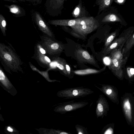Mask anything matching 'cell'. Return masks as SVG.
I'll use <instances>...</instances> for the list:
<instances>
[{"label":"cell","mask_w":134,"mask_h":134,"mask_svg":"<svg viewBox=\"0 0 134 134\" xmlns=\"http://www.w3.org/2000/svg\"><path fill=\"white\" fill-rule=\"evenodd\" d=\"M7 45L0 43V61L6 71L23 72L21 67L23 62L12 44L7 42Z\"/></svg>","instance_id":"6da1fadb"},{"label":"cell","mask_w":134,"mask_h":134,"mask_svg":"<svg viewBox=\"0 0 134 134\" xmlns=\"http://www.w3.org/2000/svg\"><path fill=\"white\" fill-rule=\"evenodd\" d=\"M98 21L93 16L81 18L75 25L71 27L72 30L82 37L97 29L99 26Z\"/></svg>","instance_id":"7a4b0ae2"},{"label":"cell","mask_w":134,"mask_h":134,"mask_svg":"<svg viewBox=\"0 0 134 134\" xmlns=\"http://www.w3.org/2000/svg\"><path fill=\"white\" fill-rule=\"evenodd\" d=\"M41 41L39 42L45 50L47 55L50 58L58 57L64 49L63 44L52 38L46 35L40 36Z\"/></svg>","instance_id":"3957f363"},{"label":"cell","mask_w":134,"mask_h":134,"mask_svg":"<svg viewBox=\"0 0 134 134\" xmlns=\"http://www.w3.org/2000/svg\"><path fill=\"white\" fill-rule=\"evenodd\" d=\"M94 91L83 87L65 88L59 91L58 96L64 99H70L84 97L91 94Z\"/></svg>","instance_id":"277c9868"},{"label":"cell","mask_w":134,"mask_h":134,"mask_svg":"<svg viewBox=\"0 0 134 134\" xmlns=\"http://www.w3.org/2000/svg\"><path fill=\"white\" fill-rule=\"evenodd\" d=\"M46 54L45 51L38 42L35 46L34 53L32 58L35 59L41 67L47 69L51 68V60Z\"/></svg>","instance_id":"5b68a950"},{"label":"cell","mask_w":134,"mask_h":134,"mask_svg":"<svg viewBox=\"0 0 134 134\" xmlns=\"http://www.w3.org/2000/svg\"><path fill=\"white\" fill-rule=\"evenodd\" d=\"M66 0H46L44 4L46 13L50 16L55 17L60 15L64 9Z\"/></svg>","instance_id":"8992f818"},{"label":"cell","mask_w":134,"mask_h":134,"mask_svg":"<svg viewBox=\"0 0 134 134\" xmlns=\"http://www.w3.org/2000/svg\"><path fill=\"white\" fill-rule=\"evenodd\" d=\"M88 103V102L86 101H71L62 103L55 108V110L62 114H65L82 108Z\"/></svg>","instance_id":"52a82bcc"},{"label":"cell","mask_w":134,"mask_h":134,"mask_svg":"<svg viewBox=\"0 0 134 134\" xmlns=\"http://www.w3.org/2000/svg\"><path fill=\"white\" fill-rule=\"evenodd\" d=\"M33 17L34 21L40 30L45 35L52 38H54L53 32L39 12L36 11L35 12Z\"/></svg>","instance_id":"ba28073f"},{"label":"cell","mask_w":134,"mask_h":134,"mask_svg":"<svg viewBox=\"0 0 134 134\" xmlns=\"http://www.w3.org/2000/svg\"><path fill=\"white\" fill-rule=\"evenodd\" d=\"M75 55L77 59L80 63H87L97 67H99L94 57L83 49L78 48L76 49Z\"/></svg>","instance_id":"9c48e42d"},{"label":"cell","mask_w":134,"mask_h":134,"mask_svg":"<svg viewBox=\"0 0 134 134\" xmlns=\"http://www.w3.org/2000/svg\"><path fill=\"white\" fill-rule=\"evenodd\" d=\"M96 114L97 118H103L107 114L109 106L107 100L104 96L100 94L96 101Z\"/></svg>","instance_id":"30bf717a"},{"label":"cell","mask_w":134,"mask_h":134,"mask_svg":"<svg viewBox=\"0 0 134 134\" xmlns=\"http://www.w3.org/2000/svg\"><path fill=\"white\" fill-rule=\"evenodd\" d=\"M132 31L128 30L122 36L115 40L106 48L104 49L102 52L103 55L105 56L119 47L123 45L131 35Z\"/></svg>","instance_id":"8fae6325"},{"label":"cell","mask_w":134,"mask_h":134,"mask_svg":"<svg viewBox=\"0 0 134 134\" xmlns=\"http://www.w3.org/2000/svg\"><path fill=\"white\" fill-rule=\"evenodd\" d=\"M110 58V62L108 66L109 68L116 76L121 78L123 75L122 67L126 61V59H119L111 55Z\"/></svg>","instance_id":"7c38bea8"},{"label":"cell","mask_w":134,"mask_h":134,"mask_svg":"<svg viewBox=\"0 0 134 134\" xmlns=\"http://www.w3.org/2000/svg\"><path fill=\"white\" fill-rule=\"evenodd\" d=\"M99 87L95 86L102 92L112 101L115 102L117 99V94L115 88L112 86L108 85L100 84Z\"/></svg>","instance_id":"4fadbf2b"},{"label":"cell","mask_w":134,"mask_h":134,"mask_svg":"<svg viewBox=\"0 0 134 134\" xmlns=\"http://www.w3.org/2000/svg\"><path fill=\"white\" fill-rule=\"evenodd\" d=\"M122 107L127 119L130 123H131L133 119V109L132 103L129 97H126L124 99Z\"/></svg>","instance_id":"5bb4252c"},{"label":"cell","mask_w":134,"mask_h":134,"mask_svg":"<svg viewBox=\"0 0 134 134\" xmlns=\"http://www.w3.org/2000/svg\"><path fill=\"white\" fill-rule=\"evenodd\" d=\"M81 18L73 19H57L48 21L49 24L54 25L69 26L71 27L76 24Z\"/></svg>","instance_id":"9a60e30c"},{"label":"cell","mask_w":134,"mask_h":134,"mask_svg":"<svg viewBox=\"0 0 134 134\" xmlns=\"http://www.w3.org/2000/svg\"><path fill=\"white\" fill-rule=\"evenodd\" d=\"M88 12L82 4V0H79V3L74 8L72 13V16L76 18L88 17Z\"/></svg>","instance_id":"2e32d148"},{"label":"cell","mask_w":134,"mask_h":134,"mask_svg":"<svg viewBox=\"0 0 134 134\" xmlns=\"http://www.w3.org/2000/svg\"><path fill=\"white\" fill-rule=\"evenodd\" d=\"M4 6L8 8L9 12L15 17H21L26 15L25 10L23 8L19 5L13 4L10 5L5 4Z\"/></svg>","instance_id":"e0dca14e"},{"label":"cell","mask_w":134,"mask_h":134,"mask_svg":"<svg viewBox=\"0 0 134 134\" xmlns=\"http://www.w3.org/2000/svg\"><path fill=\"white\" fill-rule=\"evenodd\" d=\"M51 58L52 61L55 62L58 68L61 71L64 75L68 76L65 66V60L58 57H54Z\"/></svg>","instance_id":"ac0fdd59"},{"label":"cell","mask_w":134,"mask_h":134,"mask_svg":"<svg viewBox=\"0 0 134 134\" xmlns=\"http://www.w3.org/2000/svg\"><path fill=\"white\" fill-rule=\"evenodd\" d=\"M105 68V66L103 69L100 70L88 68L74 71H73V72L77 75H84L100 73L104 70Z\"/></svg>","instance_id":"d6986e66"},{"label":"cell","mask_w":134,"mask_h":134,"mask_svg":"<svg viewBox=\"0 0 134 134\" xmlns=\"http://www.w3.org/2000/svg\"><path fill=\"white\" fill-rule=\"evenodd\" d=\"M111 2V0H96V4L99 6L98 15H99L102 11L109 7Z\"/></svg>","instance_id":"ffe728a7"},{"label":"cell","mask_w":134,"mask_h":134,"mask_svg":"<svg viewBox=\"0 0 134 134\" xmlns=\"http://www.w3.org/2000/svg\"><path fill=\"white\" fill-rule=\"evenodd\" d=\"M101 21L103 23L121 22V20L117 15L113 13H109L105 16L102 19Z\"/></svg>","instance_id":"44dd1931"},{"label":"cell","mask_w":134,"mask_h":134,"mask_svg":"<svg viewBox=\"0 0 134 134\" xmlns=\"http://www.w3.org/2000/svg\"><path fill=\"white\" fill-rule=\"evenodd\" d=\"M134 45V33L132 34L127 40L124 49V53L126 54Z\"/></svg>","instance_id":"7402d4cb"},{"label":"cell","mask_w":134,"mask_h":134,"mask_svg":"<svg viewBox=\"0 0 134 134\" xmlns=\"http://www.w3.org/2000/svg\"><path fill=\"white\" fill-rule=\"evenodd\" d=\"M0 81L7 88L10 86L11 83L1 66H0Z\"/></svg>","instance_id":"603a6c76"},{"label":"cell","mask_w":134,"mask_h":134,"mask_svg":"<svg viewBox=\"0 0 134 134\" xmlns=\"http://www.w3.org/2000/svg\"><path fill=\"white\" fill-rule=\"evenodd\" d=\"M7 22L4 16L0 14V28L1 32L4 36H6L7 30Z\"/></svg>","instance_id":"cb8c5ba5"},{"label":"cell","mask_w":134,"mask_h":134,"mask_svg":"<svg viewBox=\"0 0 134 134\" xmlns=\"http://www.w3.org/2000/svg\"><path fill=\"white\" fill-rule=\"evenodd\" d=\"M30 66L31 69L34 71H36L42 75L46 78L48 79V71L51 69V68L47 69L46 71H41L37 68L35 66L33 65L30 62H29Z\"/></svg>","instance_id":"d4e9b609"},{"label":"cell","mask_w":134,"mask_h":134,"mask_svg":"<svg viewBox=\"0 0 134 134\" xmlns=\"http://www.w3.org/2000/svg\"><path fill=\"white\" fill-rule=\"evenodd\" d=\"M117 32L115 31L110 34L107 38L105 44V49L107 47L112 43V42L116 36Z\"/></svg>","instance_id":"484cf974"},{"label":"cell","mask_w":134,"mask_h":134,"mask_svg":"<svg viewBox=\"0 0 134 134\" xmlns=\"http://www.w3.org/2000/svg\"><path fill=\"white\" fill-rule=\"evenodd\" d=\"M75 128L78 134H88L86 128L78 124L76 125Z\"/></svg>","instance_id":"4316f807"},{"label":"cell","mask_w":134,"mask_h":134,"mask_svg":"<svg viewBox=\"0 0 134 134\" xmlns=\"http://www.w3.org/2000/svg\"><path fill=\"white\" fill-rule=\"evenodd\" d=\"M113 130L111 127H108L107 125L104 127L101 131L102 134H112L113 133Z\"/></svg>","instance_id":"83f0119b"},{"label":"cell","mask_w":134,"mask_h":134,"mask_svg":"<svg viewBox=\"0 0 134 134\" xmlns=\"http://www.w3.org/2000/svg\"><path fill=\"white\" fill-rule=\"evenodd\" d=\"M65 66L66 70L68 74V77L71 78H72L71 75V69L69 65L67 63L66 61L65 62Z\"/></svg>","instance_id":"f1b7e54d"},{"label":"cell","mask_w":134,"mask_h":134,"mask_svg":"<svg viewBox=\"0 0 134 134\" xmlns=\"http://www.w3.org/2000/svg\"><path fill=\"white\" fill-rule=\"evenodd\" d=\"M42 1V0H32V4L34 5H37L41 4Z\"/></svg>","instance_id":"f546056e"},{"label":"cell","mask_w":134,"mask_h":134,"mask_svg":"<svg viewBox=\"0 0 134 134\" xmlns=\"http://www.w3.org/2000/svg\"><path fill=\"white\" fill-rule=\"evenodd\" d=\"M129 75L130 76L131 75H133L134 74V69L133 68L131 69L129 71H128Z\"/></svg>","instance_id":"4dcf8cb0"},{"label":"cell","mask_w":134,"mask_h":134,"mask_svg":"<svg viewBox=\"0 0 134 134\" xmlns=\"http://www.w3.org/2000/svg\"><path fill=\"white\" fill-rule=\"evenodd\" d=\"M5 1H8L10 2L17 3L18 2V0H2Z\"/></svg>","instance_id":"1f68e13d"},{"label":"cell","mask_w":134,"mask_h":134,"mask_svg":"<svg viewBox=\"0 0 134 134\" xmlns=\"http://www.w3.org/2000/svg\"><path fill=\"white\" fill-rule=\"evenodd\" d=\"M19 1L21 2H30L32 3V0H18Z\"/></svg>","instance_id":"d6a6232c"},{"label":"cell","mask_w":134,"mask_h":134,"mask_svg":"<svg viewBox=\"0 0 134 134\" xmlns=\"http://www.w3.org/2000/svg\"><path fill=\"white\" fill-rule=\"evenodd\" d=\"M7 130L9 132H12L13 131V129L10 127L8 126L7 128Z\"/></svg>","instance_id":"836d02e7"},{"label":"cell","mask_w":134,"mask_h":134,"mask_svg":"<svg viewBox=\"0 0 134 134\" xmlns=\"http://www.w3.org/2000/svg\"><path fill=\"white\" fill-rule=\"evenodd\" d=\"M124 0H117L118 2L119 3H121L124 2Z\"/></svg>","instance_id":"e575fe53"},{"label":"cell","mask_w":134,"mask_h":134,"mask_svg":"<svg viewBox=\"0 0 134 134\" xmlns=\"http://www.w3.org/2000/svg\"><path fill=\"white\" fill-rule=\"evenodd\" d=\"M111 0V1H112L113 0Z\"/></svg>","instance_id":"d590c367"},{"label":"cell","mask_w":134,"mask_h":134,"mask_svg":"<svg viewBox=\"0 0 134 134\" xmlns=\"http://www.w3.org/2000/svg\"></svg>","instance_id":"8d00e7d4"}]
</instances>
